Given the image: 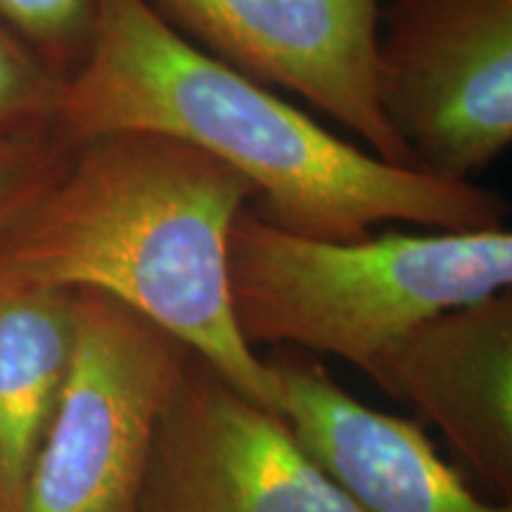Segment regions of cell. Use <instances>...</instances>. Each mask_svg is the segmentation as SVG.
I'll return each instance as SVG.
<instances>
[{"label": "cell", "instance_id": "1", "mask_svg": "<svg viewBox=\"0 0 512 512\" xmlns=\"http://www.w3.org/2000/svg\"><path fill=\"white\" fill-rule=\"evenodd\" d=\"M152 131L245 176L252 207L287 233L358 242L380 223L503 226V197L475 181L401 169L335 136L266 83L204 53L147 0H100L88 57L64 81L57 133L69 145Z\"/></svg>", "mask_w": 512, "mask_h": 512}, {"label": "cell", "instance_id": "2", "mask_svg": "<svg viewBox=\"0 0 512 512\" xmlns=\"http://www.w3.org/2000/svg\"><path fill=\"white\" fill-rule=\"evenodd\" d=\"M254 202L245 176L183 140H83L0 230V283L110 294L280 415L273 370L240 337L228 302L230 228Z\"/></svg>", "mask_w": 512, "mask_h": 512}, {"label": "cell", "instance_id": "3", "mask_svg": "<svg viewBox=\"0 0 512 512\" xmlns=\"http://www.w3.org/2000/svg\"><path fill=\"white\" fill-rule=\"evenodd\" d=\"M226 268L247 347L318 351L366 373L422 320L510 290L512 233L387 230L328 242L287 233L249 204L230 228Z\"/></svg>", "mask_w": 512, "mask_h": 512}, {"label": "cell", "instance_id": "4", "mask_svg": "<svg viewBox=\"0 0 512 512\" xmlns=\"http://www.w3.org/2000/svg\"><path fill=\"white\" fill-rule=\"evenodd\" d=\"M76 339L22 512H136L157 420L188 358L183 339L98 290H74Z\"/></svg>", "mask_w": 512, "mask_h": 512}, {"label": "cell", "instance_id": "5", "mask_svg": "<svg viewBox=\"0 0 512 512\" xmlns=\"http://www.w3.org/2000/svg\"><path fill=\"white\" fill-rule=\"evenodd\" d=\"M377 98L420 171L475 181L512 143V0H392Z\"/></svg>", "mask_w": 512, "mask_h": 512}, {"label": "cell", "instance_id": "6", "mask_svg": "<svg viewBox=\"0 0 512 512\" xmlns=\"http://www.w3.org/2000/svg\"><path fill=\"white\" fill-rule=\"evenodd\" d=\"M136 512H363L268 411L192 354L157 420Z\"/></svg>", "mask_w": 512, "mask_h": 512}, {"label": "cell", "instance_id": "7", "mask_svg": "<svg viewBox=\"0 0 512 512\" xmlns=\"http://www.w3.org/2000/svg\"><path fill=\"white\" fill-rule=\"evenodd\" d=\"M204 53L278 83L354 131L368 150L418 169L377 98L380 0H147ZM420 171V169H418Z\"/></svg>", "mask_w": 512, "mask_h": 512}, {"label": "cell", "instance_id": "8", "mask_svg": "<svg viewBox=\"0 0 512 512\" xmlns=\"http://www.w3.org/2000/svg\"><path fill=\"white\" fill-rule=\"evenodd\" d=\"M366 375L437 427L501 503L512 501L510 290L422 320Z\"/></svg>", "mask_w": 512, "mask_h": 512}, {"label": "cell", "instance_id": "9", "mask_svg": "<svg viewBox=\"0 0 512 512\" xmlns=\"http://www.w3.org/2000/svg\"><path fill=\"white\" fill-rule=\"evenodd\" d=\"M280 415L304 451L363 512H512L479 498L420 422L361 403L313 361H268Z\"/></svg>", "mask_w": 512, "mask_h": 512}, {"label": "cell", "instance_id": "10", "mask_svg": "<svg viewBox=\"0 0 512 512\" xmlns=\"http://www.w3.org/2000/svg\"><path fill=\"white\" fill-rule=\"evenodd\" d=\"M74 339V290L0 283V512H22Z\"/></svg>", "mask_w": 512, "mask_h": 512}, {"label": "cell", "instance_id": "11", "mask_svg": "<svg viewBox=\"0 0 512 512\" xmlns=\"http://www.w3.org/2000/svg\"><path fill=\"white\" fill-rule=\"evenodd\" d=\"M64 79L0 22V147L57 133Z\"/></svg>", "mask_w": 512, "mask_h": 512}, {"label": "cell", "instance_id": "12", "mask_svg": "<svg viewBox=\"0 0 512 512\" xmlns=\"http://www.w3.org/2000/svg\"><path fill=\"white\" fill-rule=\"evenodd\" d=\"M100 0H0L5 22L64 81L93 46Z\"/></svg>", "mask_w": 512, "mask_h": 512}, {"label": "cell", "instance_id": "13", "mask_svg": "<svg viewBox=\"0 0 512 512\" xmlns=\"http://www.w3.org/2000/svg\"><path fill=\"white\" fill-rule=\"evenodd\" d=\"M69 150L60 133L0 147V230L53 183Z\"/></svg>", "mask_w": 512, "mask_h": 512}]
</instances>
